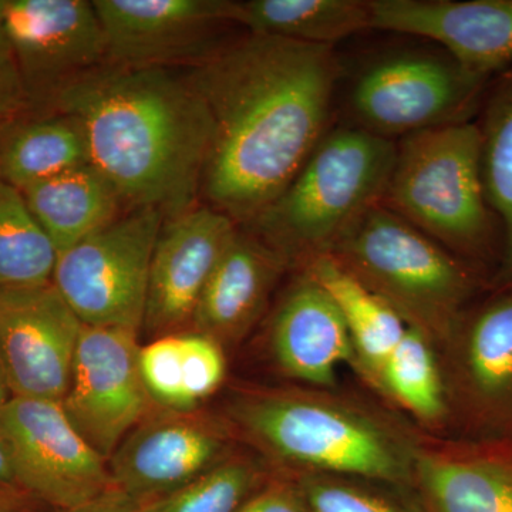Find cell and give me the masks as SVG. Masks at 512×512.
Segmentation results:
<instances>
[{
  "instance_id": "obj_1",
  "label": "cell",
  "mask_w": 512,
  "mask_h": 512,
  "mask_svg": "<svg viewBox=\"0 0 512 512\" xmlns=\"http://www.w3.org/2000/svg\"><path fill=\"white\" fill-rule=\"evenodd\" d=\"M183 70L212 120L201 195L248 227L330 130L342 67L333 47L245 33Z\"/></svg>"
},
{
  "instance_id": "obj_2",
  "label": "cell",
  "mask_w": 512,
  "mask_h": 512,
  "mask_svg": "<svg viewBox=\"0 0 512 512\" xmlns=\"http://www.w3.org/2000/svg\"><path fill=\"white\" fill-rule=\"evenodd\" d=\"M46 111L82 124L90 163L124 207L151 208L165 220L197 207L212 120L183 70L106 63L60 90Z\"/></svg>"
},
{
  "instance_id": "obj_3",
  "label": "cell",
  "mask_w": 512,
  "mask_h": 512,
  "mask_svg": "<svg viewBox=\"0 0 512 512\" xmlns=\"http://www.w3.org/2000/svg\"><path fill=\"white\" fill-rule=\"evenodd\" d=\"M235 441L274 473L414 488L421 434L383 410L308 386L242 387L224 414Z\"/></svg>"
},
{
  "instance_id": "obj_4",
  "label": "cell",
  "mask_w": 512,
  "mask_h": 512,
  "mask_svg": "<svg viewBox=\"0 0 512 512\" xmlns=\"http://www.w3.org/2000/svg\"><path fill=\"white\" fill-rule=\"evenodd\" d=\"M396 143L346 126L328 131L286 190L247 229L303 268L330 255L350 229L383 200Z\"/></svg>"
},
{
  "instance_id": "obj_5",
  "label": "cell",
  "mask_w": 512,
  "mask_h": 512,
  "mask_svg": "<svg viewBox=\"0 0 512 512\" xmlns=\"http://www.w3.org/2000/svg\"><path fill=\"white\" fill-rule=\"evenodd\" d=\"M330 256L437 350L456 332L477 289L466 261L382 204L367 211Z\"/></svg>"
},
{
  "instance_id": "obj_6",
  "label": "cell",
  "mask_w": 512,
  "mask_h": 512,
  "mask_svg": "<svg viewBox=\"0 0 512 512\" xmlns=\"http://www.w3.org/2000/svg\"><path fill=\"white\" fill-rule=\"evenodd\" d=\"M380 204L463 261L487 255L497 218L485 198L480 126L403 137Z\"/></svg>"
},
{
  "instance_id": "obj_7",
  "label": "cell",
  "mask_w": 512,
  "mask_h": 512,
  "mask_svg": "<svg viewBox=\"0 0 512 512\" xmlns=\"http://www.w3.org/2000/svg\"><path fill=\"white\" fill-rule=\"evenodd\" d=\"M487 83L443 49L392 53L359 73L350 89L349 110L355 127L393 141L468 123Z\"/></svg>"
},
{
  "instance_id": "obj_8",
  "label": "cell",
  "mask_w": 512,
  "mask_h": 512,
  "mask_svg": "<svg viewBox=\"0 0 512 512\" xmlns=\"http://www.w3.org/2000/svg\"><path fill=\"white\" fill-rule=\"evenodd\" d=\"M164 221L161 212L133 208L57 254L53 284L84 325L140 333L151 258Z\"/></svg>"
},
{
  "instance_id": "obj_9",
  "label": "cell",
  "mask_w": 512,
  "mask_h": 512,
  "mask_svg": "<svg viewBox=\"0 0 512 512\" xmlns=\"http://www.w3.org/2000/svg\"><path fill=\"white\" fill-rule=\"evenodd\" d=\"M20 490L57 511L89 503L113 487L109 463L74 429L62 403L10 397L0 410Z\"/></svg>"
},
{
  "instance_id": "obj_10",
  "label": "cell",
  "mask_w": 512,
  "mask_h": 512,
  "mask_svg": "<svg viewBox=\"0 0 512 512\" xmlns=\"http://www.w3.org/2000/svg\"><path fill=\"white\" fill-rule=\"evenodd\" d=\"M439 353L451 420L470 440H512V289L467 312Z\"/></svg>"
},
{
  "instance_id": "obj_11",
  "label": "cell",
  "mask_w": 512,
  "mask_h": 512,
  "mask_svg": "<svg viewBox=\"0 0 512 512\" xmlns=\"http://www.w3.org/2000/svg\"><path fill=\"white\" fill-rule=\"evenodd\" d=\"M138 332L84 325L62 407L87 443L109 461L131 430L158 407L140 369Z\"/></svg>"
},
{
  "instance_id": "obj_12",
  "label": "cell",
  "mask_w": 512,
  "mask_h": 512,
  "mask_svg": "<svg viewBox=\"0 0 512 512\" xmlns=\"http://www.w3.org/2000/svg\"><path fill=\"white\" fill-rule=\"evenodd\" d=\"M30 110L46 111L57 93L109 63L106 39L89 0H0Z\"/></svg>"
},
{
  "instance_id": "obj_13",
  "label": "cell",
  "mask_w": 512,
  "mask_h": 512,
  "mask_svg": "<svg viewBox=\"0 0 512 512\" xmlns=\"http://www.w3.org/2000/svg\"><path fill=\"white\" fill-rule=\"evenodd\" d=\"M224 417L157 409L109 458L113 485L143 508L175 493L235 453Z\"/></svg>"
},
{
  "instance_id": "obj_14",
  "label": "cell",
  "mask_w": 512,
  "mask_h": 512,
  "mask_svg": "<svg viewBox=\"0 0 512 512\" xmlns=\"http://www.w3.org/2000/svg\"><path fill=\"white\" fill-rule=\"evenodd\" d=\"M109 63L188 69L231 37L232 0H93Z\"/></svg>"
},
{
  "instance_id": "obj_15",
  "label": "cell",
  "mask_w": 512,
  "mask_h": 512,
  "mask_svg": "<svg viewBox=\"0 0 512 512\" xmlns=\"http://www.w3.org/2000/svg\"><path fill=\"white\" fill-rule=\"evenodd\" d=\"M83 328L53 281L0 288V367L10 397L62 403Z\"/></svg>"
},
{
  "instance_id": "obj_16",
  "label": "cell",
  "mask_w": 512,
  "mask_h": 512,
  "mask_svg": "<svg viewBox=\"0 0 512 512\" xmlns=\"http://www.w3.org/2000/svg\"><path fill=\"white\" fill-rule=\"evenodd\" d=\"M239 227L210 205H197L161 227L153 258L143 330L153 339L187 330L204 286Z\"/></svg>"
},
{
  "instance_id": "obj_17",
  "label": "cell",
  "mask_w": 512,
  "mask_h": 512,
  "mask_svg": "<svg viewBox=\"0 0 512 512\" xmlns=\"http://www.w3.org/2000/svg\"><path fill=\"white\" fill-rule=\"evenodd\" d=\"M372 29L433 40L490 80L512 66V0H370Z\"/></svg>"
},
{
  "instance_id": "obj_18",
  "label": "cell",
  "mask_w": 512,
  "mask_h": 512,
  "mask_svg": "<svg viewBox=\"0 0 512 512\" xmlns=\"http://www.w3.org/2000/svg\"><path fill=\"white\" fill-rule=\"evenodd\" d=\"M266 345L282 376L316 389H333L339 366L353 367L355 362L352 340L335 303L302 269L276 303Z\"/></svg>"
},
{
  "instance_id": "obj_19",
  "label": "cell",
  "mask_w": 512,
  "mask_h": 512,
  "mask_svg": "<svg viewBox=\"0 0 512 512\" xmlns=\"http://www.w3.org/2000/svg\"><path fill=\"white\" fill-rule=\"evenodd\" d=\"M414 488L426 512H512V440L421 437Z\"/></svg>"
},
{
  "instance_id": "obj_20",
  "label": "cell",
  "mask_w": 512,
  "mask_h": 512,
  "mask_svg": "<svg viewBox=\"0 0 512 512\" xmlns=\"http://www.w3.org/2000/svg\"><path fill=\"white\" fill-rule=\"evenodd\" d=\"M286 269L289 266L278 252L239 228L204 286L190 329L225 349L239 345L265 315Z\"/></svg>"
},
{
  "instance_id": "obj_21",
  "label": "cell",
  "mask_w": 512,
  "mask_h": 512,
  "mask_svg": "<svg viewBox=\"0 0 512 512\" xmlns=\"http://www.w3.org/2000/svg\"><path fill=\"white\" fill-rule=\"evenodd\" d=\"M227 349L194 329L153 339L140 349V369L158 409L197 412L227 377Z\"/></svg>"
},
{
  "instance_id": "obj_22",
  "label": "cell",
  "mask_w": 512,
  "mask_h": 512,
  "mask_svg": "<svg viewBox=\"0 0 512 512\" xmlns=\"http://www.w3.org/2000/svg\"><path fill=\"white\" fill-rule=\"evenodd\" d=\"M20 192L57 254L117 220L124 207L114 185L92 163Z\"/></svg>"
},
{
  "instance_id": "obj_23",
  "label": "cell",
  "mask_w": 512,
  "mask_h": 512,
  "mask_svg": "<svg viewBox=\"0 0 512 512\" xmlns=\"http://www.w3.org/2000/svg\"><path fill=\"white\" fill-rule=\"evenodd\" d=\"M301 269L335 303L352 340L353 369L377 390L384 363L406 333V323L333 256H322Z\"/></svg>"
},
{
  "instance_id": "obj_24",
  "label": "cell",
  "mask_w": 512,
  "mask_h": 512,
  "mask_svg": "<svg viewBox=\"0 0 512 512\" xmlns=\"http://www.w3.org/2000/svg\"><path fill=\"white\" fill-rule=\"evenodd\" d=\"M2 121L0 180L16 190L90 163L82 124L69 114L45 111Z\"/></svg>"
},
{
  "instance_id": "obj_25",
  "label": "cell",
  "mask_w": 512,
  "mask_h": 512,
  "mask_svg": "<svg viewBox=\"0 0 512 512\" xmlns=\"http://www.w3.org/2000/svg\"><path fill=\"white\" fill-rule=\"evenodd\" d=\"M235 23L248 33L333 47L372 29L370 0H247L235 2Z\"/></svg>"
},
{
  "instance_id": "obj_26",
  "label": "cell",
  "mask_w": 512,
  "mask_h": 512,
  "mask_svg": "<svg viewBox=\"0 0 512 512\" xmlns=\"http://www.w3.org/2000/svg\"><path fill=\"white\" fill-rule=\"evenodd\" d=\"M376 392L426 430H443L451 421L439 350L416 329L407 328L384 363Z\"/></svg>"
},
{
  "instance_id": "obj_27",
  "label": "cell",
  "mask_w": 512,
  "mask_h": 512,
  "mask_svg": "<svg viewBox=\"0 0 512 512\" xmlns=\"http://www.w3.org/2000/svg\"><path fill=\"white\" fill-rule=\"evenodd\" d=\"M478 126L485 198L503 227V252L493 285L500 292L508 291L512 289V66L495 80Z\"/></svg>"
},
{
  "instance_id": "obj_28",
  "label": "cell",
  "mask_w": 512,
  "mask_h": 512,
  "mask_svg": "<svg viewBox=\"0 0 512 512\" xmlns=\"http://www.w3.org/2000/svg\"><path fill=\"white\" fill-rule=\"evenodd\" d=\"M56 259L22 192L0 180V288L52 281Z\"/></svg>"
},
{
  "instance_id": "obj_29",
  "label": "cell",
  "mask_w": 512,
  "mask_h": 512,
  "mask_svg": "<svg viewBox=\"0 0 512 512\" xmlns=\"http://www.w3.org/2000/svg\"><path fill=\"white\" fill-rule=\"evenodd\" d=\"M258 456L234 453L220 466L141 512H235L271 476Z\"/></svg>"
},
{
  "instance_id": "obj_30",
  "label": "cell",
  "mask_w": 512,
  "mask_h": 512,
  "mask_svg": "<svg viewBox=\"0 0 512 512\" xmlns=\"http://www.w3.org/2000/svg\"><path fill=\"white\" fill-rule=\"evenodd\" d=\"M293 478L302 488L311 512H412L372 481L333 476Z\"/></svg>"
},
{
  "instance_id": "obj_31",
  "label": "cell",
  "mask_w": 512,
  "mask_h": 512,
  "mask_svg": "<svg viewBox=\"0 0 512 512\" xmlns=\"http://www.w3.org/2000/svg\"><path fill=\"white\" fill-rule=\"evenodd\" d=\"M235 512H311L298 481L274 473Z\"/></svg>"
},
{
  "instance_id": "obj_32",
  "label": "cell",
  "mask_w": 512,
  "mask_h": 512,
  "mask_svg": "<svg viewBox=\"0 0 512 512\" xmlns=\"http://www.w3.org/2000/svg\"><path fill=\"white\" fill-rule=\"evenodd\" d=\"M26 110H30L28 93L12 46L0 26V119H12Z\"/></svg>"
},
{
  "instance_id": "obj_33",
  "label": "cell",
  "mask_w": 512,
  "mask_h": 512,
  "mask_svg": "<svg viewBox=\"0 0 512 512\" xmlns=\"http://www.w3.org/2000/svg\"><path fill=\"white\" fill-rule=\"evenodd\" d=\"M60 512H141V508L113 485L106 493L93 498L89 503Z\"/></svg>"
},
{
  "instance_id": "obj_34",
  "label": "cell",
  "mask_w": 512,
  "mask_h": 512,
  "mask_svg": "<svg viewBox=\"0 0 512 512\" xmlns=\"http://www.w3.org/2000/svg\"><path fill=\"white\" fill-rule=\"evenodd\" d=\"M40 505L25 491L0 488V512H39Z\"/></svg>"
},
{
  "instance_id": "obj_35",
  "label": "cell",
  "mask_w": 512,
  "mask_h": 512,
  "mask_svg": "<svg viewBox=\"0 0 512 512\" xmlns=\"http://www.w3.org/2000/svg\"><path fill=\"white\" fill-rule=\"evenodd\" d=\"M0 488L20 490L5 444L0 440Z\"/></svg>"
},
{
  "instance_id": "obj_36",
  "label": "cell",
  "mask_w": 512,
  "mask_h": 512,
  "mask_svg": "<svg viewBox=\"0 0 512 512\" xmlns=\"http://www.w3.org/2000/svg\"><path fill=\"white\" fill-rule=\"evenodd\" d=\"M10 399L8 387H6L5 379H3L2 367H0V410Z\"/></svg>"
},
{
  "instance_id": "obj_37",
  "label": "cell",
  "mask_w": 512,
  "mask_h": 512,
  "mask_svg": "<svg viewBox=\"0 0 512 512\" xmlns=\"http://www.w3.org/2000/svg\"><path fill=\"white\" fill-rule=\"evenodd\" d=\"M0 121H2V119H0Z\"/></svg>"
}]
</instances>
